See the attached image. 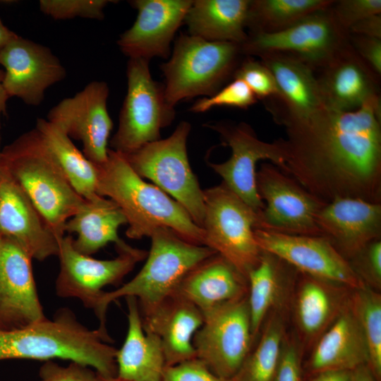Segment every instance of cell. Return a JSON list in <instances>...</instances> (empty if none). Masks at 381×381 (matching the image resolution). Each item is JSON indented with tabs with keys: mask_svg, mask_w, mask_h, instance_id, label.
Listing matches in <instances>:
<instances>
[{
	"mask_svg": "<svg viewBox=\"0 0 381 381\" xmlns=\"http://www.w3.org/2000/svg\"><path fill=\"white\" fill-rule=\"evenodd\" d=\"M241 44L181 34L169 60L161 64L164 97L171 107L181 100L217 92L241 61Z\"/></svg>",
	"mask_w": 381,
	"mask_h": 381,
	"instance_id": "8992f818",
	"label": "cell"
},
{
	"mask_svg": "<svg viewBox=\"0 0 381 381\" xmlns=\"http://www.w3.org/2000/svg\"><path fill=\"white\" fill-rule=\"evenodd\" d=\"M146 262L138 274L116 289L104 292L94 312L99 329L108 334L106 322L109 304L134 297L140 311L146 310L170 296L183 277L195 265L217 253L205 246L188 242L168 228H159L150 236Z\"/></svg>",
	"mask_w": 381,
	"mask_h": 381,
	"instance_id": "5b68a950",
	"label": "cell"
},
{
	"mask_svg": "<svg viewBox=\"0 0 381 381\" xmlns=\"http://www.w3.org/2000/svg\"><path fill=\"white\" fill-rule=\"evenodd\" d=\"M233 79L243 80L257 99L269 100L279 97L275 79L270 69L260 61L247 56L238 66Z\"/></svg>",
	"mask_w": 381,
	"mask_h": 381,
	"instance_id": "d590c367",
	"label": "cell"
},
{
	"mask_svg": "<svg viewBox=\"0 0 381 381\" xmlns=\"http://www.w3.org/2000/svg\"><path fill=\"white\" fill-rule=\"evenodd\" d=\"M291 267L278 257L262 250L258 265L248 273L247 300L253 337L277 300Z\"/></svg>",
	"mask_w": 381,
	"mask_h": 381,
	"instance_id": "1f68e13d",
	"label": "cell"
},
{
	"mask_svg": "<svg viewBox=\"0 0 381 381\" xmlns=\"http://www.w3.org/2000/svg\"><path fill=\"white\" fill-rule=\"evenodd\" d=\"M325 107L353 111L380 99V78L350 42L329 62L315 71Z\"/></svg>",
	"mask_w": 381,
	"mask_h": 381,
	"instance_id": "44dd1931",
	"label": "cell"
},
{
	"mask_svg": "<svg viewBox=\"0 0 381 381\" xmlns=\"http://www.w3.org/2000/svg\"><path fill=\"white\" fill-rule=\"evenodd\" d=\"M109 0H40L39 6L44 14L55 20L76 17L102 20Z\"/></svg>",
	"mask_w": 381,
	"mask_h": 381,
	"instance_id": "8d00e7d4",
	"label": "cell"
},
{
	"mask_svg": "<svg viewBox=\"0 0 381 381\" xmlns=\"http://www.w3.org/2000/svg\"><path fill=\"white\" fill-rule=\"evenodd\" d=\"M250 0H195L184 21L189 35L212 42L243 44Z\"/></svg>",
	"mask_w": 381,
	"mask_h": 381,
	"instance_id": "f1b7e54d",
	"label": "cell"
},
{
	"mask_svg": "<svg viewBox=\"0 0 381 381\" xmlns=\"http://www.w3.org/2000/svg\"><path fill=\"white\" fill-rule=\"evenodd\" d=\"M162 381H236L218 376L196 357L165 368Z\"/></svg>",
	"mask_w": 381,
	"mask_h": 381,
	"instance_id": "b9f144b4",
	"label": "cell"
},
{
	"mask_svg": "<svg viewBox=\"0 0 381 381\" xmlns=\"http://www.w3.org/2000/svg\"><path fill=\"white\" fill-rule=\"evenodd\" d=\"M339 286L303 274L296 302V317L306 337L312 339L322 334L346 303L341 305Z\"/></svg>",
	"mask_w": 381,
	"mask_h": 381,
	"instance_id": "4dcf8cb0",
	"label": "cell"
},
{
	"mask_svg": "<svg viewBox=\"0 0 381 381\" xmlns=\"http://www.w3.org/2000/svg\"><path fill=\"white\" fill-rule=\"evenodd\" d=\"M73 241V236L68 234L59 242L56 293L61 298H77L94 312L104 292L102 289L119 284L147 255L145 250L131 247L118 252L115 258L97 260L77 251Z\"/></svg>",
	"mask_w": 381,
	"mask_h": 381,
	"instance_id": "5bb4252c",
	"label": "cell"
},
{
	"mask_svg": "<svg viewBox=\"0 0 381 381\" xmlns=\"http://www.w3.org/2000/svg\"><path fill=\"white\" fill-rule=\"evenodd\" d=\"M140 315L143 329L160 341L166 367L195 358L193 339L204 316L195 305L171 295Z\"/></svg>",
	"mask_w": 381,
	"mask_h": 381,
	"instance_id": "cb8c5ba5",
	"label": "cell"
},
{
	"mask_svg": "<svg viewBox=\"0 0 381 381\" xmlns=\"http://www.w3.org/2000/svg\"><path fill=\"white\" fill-rule=\"evenodd\" d=\"M1 133H0V165H1V151H2V149L1 147Z\"/></svg>",
	"mask_w": 381,
	"mask_h": 381,
	"instance_id": "816d5d0a",
	"label": "cell"
},
{
	"mask_svg": "<svg viewBox=\"0 0 381 381\" xmlns=\"http://www.w3.org/2000/svg\"><path fill=\"white\" fill-rule=\"evenodd\" d=\"M37 381H104L90 367L71 362L62 366L52 360L44 361L39 371Z\"/></svg>",
	"mask_w": 381,
	"mask_h": 381,
	"instance_id": "60d3db41",
	"label": "cell"
},
{
	"mask_svg": "<svg viewBox=\"0 0 381 381\" xmlns=\"http://www.w3.org/2000/svg\"><path fill=\"white\" fill-rule=\"evenodd\" d=\"M16 36L17 35L6 28L0 19V49Z\"/></svg>",
	"mask_w": 381,
	"mask_h": 381,
	"instance_id": "681fc988",
	"label": "cell"
},
{
	"mask_svg": "<svg viewBox=\"0 0 381 381\" xmlns=\"http://www.w3.org/2000/svg\"><path fill=\"white\" fill-rule=\"evenodd\" d=\"M109 334L83 325L67 308L18 329H0V361L61 358L95 369L104 380L116 377L117 349Z\"/></svg>",
	"mask_w": 381,
	"mask_h": 381,
	"instance_id": "7a4b0ae2",
	"label": "cell"
},
{
	"mask_svg": "<svg viewBox=\"0 0 381 381\" xmlns=\"http://www.w3.org/2000/svg\"><path fill=\"white\" fill-rule=\"evenodd\" d=\"M312 375L309 381H352L351 370H327Z\"/></svg>",
	"mask_w": 381,
	"mask_h": 381,
	"instance_id": "bcb514c9",
	"label": "cell"
},
{
	"mask_svg": "<svg viewBox=\"0 0 381 381\" xmlns=\"http://www.w3.org/2000/svg\"><path fill=\"white\" fill-rule=\"evenodd\" d=\"M32 260L16 241L2 238L0 329H18L46 318L33 276Z\"/></svg>",
	"mask_w": 381,
	"mask_h": 381,
	"instance_id": "ac0fdd59",
	"label": "cell"
},
{
	"mask_svg": "<svg viewBox=\"0 0 381 381\" xmlns=\"http://www.w3.org/2000/svg\"><path fill=\"white\" fill-rule=\"evenodd\" d=\"M35 129L70 184L85 199L97 195V166L90 161L60 128L38 119Z\"/></svg>",
	"mask_w": 381,
	"mask_h": 381,
	"instance_id": "f546056e",
	"label": "cell"
},
{
	"mask_svg": "<svg viewBox=\"0 0 381 381\" xmlns=\"http://www.w3.org/2000/svg\"><path fill=\"white\" fill-rule=\"evenodd\" d=\"M0 231L16 241L32 259L57 256L59 238L31 200L0 165Z\"/></svg>",
	"mask_w": 381,
	"mask_h": 381,
	"instance_id": "d6986e66",
	"label": "cell"
},
{
	"mask_svg": "<svg viewBox=\"0 0 381 381\" xmlns=\"http://www.w3.org/2000/svg\"><path fill=\"white\" fill-rule=\"evenodd\" d=\"M4 76V71L0 69V120L1 116L6 114V103L9 98L4 87L3 80Z\"/></svg>",
	"mask_w": 381,
	"mask_h": 381,
	"instance_id": "c3c4849f",
	"label": "cell"
},
{
	"mask_svg": "<svg viewBox=\"0 0 381 381\" xmlns=\"http://www.w3.org/2000/svg\"><path fill=\"white\" fill-rule=\"evenodd\" d=\"M261 250L270 253L302 274L351 289L366 285L346 260L322 236L289 235L255 229Z\"/></svg>",
	"mask_w": 381,
	"mask_h": 381,
	"instance_id": "9a60e30c",
	"label": "cell"
},
{
	"mask_svg": "<svg viewBox=\"0 0 381 381\" xmlns=\"http://www.w3.org/2000/svg\"><path fill=\"white\" fill-rule=\"evenodd\" d=\"M348 33L381 39V13L357 22L349 28Z\"/></svg>",
	"mask_w": 381,
	"mask_h": 381,
	"instance_id": "f6af8a7d",
	"label": "cell"
},
{
	"mask_svg": "<svg viewBox=\"0 0 381 381\" xmlns=\"http://www.w3.org/2000/svg\"><path fill=\"white\" fill-rule=\"evenodd\" d=\"M282 318L274 315L253 351L249 353L234 377L236 381H274L284 341Z\"/></svg>",
	"mask_w": 381,
	"mask_h": 381,
	"instance_id": "836d02e7",
	"label": "cell"
},
{
	"mask_svg": "<svg viewBox=\"0 0 381 381\" xmlns=\"http://www.w3.org/2000/svg\"><path fill=\"white\" fill-rule=\"evenodd\" d=\"M348 262L365 285L380 289L381 239L367 244Z\"/></svg>",
	"mask_w": 381,
	"mask_h": 381,
	"instance_id": "f35d334b",
	"label": "cell"
},
{
	"mask_svg": "<svg viewBox=\"0 0 381 381\" xmlns=\"http://www.w3.org/2000/svg\"><path fill=\"white\" fill-rule=\"evenodd\" d=\"M349 40L359 56L381 75V39L349 34Z\"/></svg>",
	"mask_w": 381,
	"mask_h": 381,
	"instance_id": "ee69618b",
	"label": "cell"
},
{
	"mask_svg": "<svg viewBox=\"0 0 381 381\" xmlns=\"http://www.w3.org/2000/svg\"><path fill=\"white\" fill-rule=\"evenodd\" d=\"M274 381H303L301 356L292 341H283Z\"/></svg>",
	"mask_w": 381,
	"mask_h": 381,
	"instance_id": "7bdbcfd3",
	"label": "cell"
},
{
	"mask_svg": "<svg viewBox=\"0 0 381 381\" xmlns=\"http://www.w3.org/2000/svg\"><path fill=\"white\" fill-rule=\"evenodd\" d=\"M104 381H124V380H120L117 377H115V378H113V379H110V380H104Z\"/></svg>",
	"mask_w": 381,
	"mask_h": 381,
	"instance_id": "f907efd6",
	"label": "cell"
},
{
	"mask_svg": "<svg viewBox=\"0 0 381 381\" xmlns=\"http://www.w3.org/2000/svg\"><path fill=\"white\" fill-rule=\"evenodd\" d=\"M204 246L222 255L248 279L262 250L254 231L258 214L224 183L203 190Z\"/></svg>",
	"mask_w": 381,
	"mask_h": 381,
	"instance_id": "ba28073f",
	"label": "cell"
},
{
	"mask_svg": "<svg viewBox=\"0 0 381 381\" xmlns=\"http://www.w3.org/2000/svg\"><path fill=\"white\" fill-rule=\"evenodd\" d=\"M2 238H3V237H2V235H1V231H0V243H1V240H2Z\"/></svg>",
	"mask_w": 381,
	"mask_h": 381,
	"instance_id": "f5cc1de1",
	"label": "cell"
},
{
	"mask_svg": "<svg viewBox=\"0 0 381 381\" xmlns=\"http://www.w3.org/2000/svg\"><path fill=\"white\" fill-rule=\"evenodd\" d=\"M348 301L367 344L368 366L377 381H381V296L367 285L354 289Z\"/></svg>",
	"mask_w": 381,
	"mask_h": 381,
	"instance_id": "e575fe53",
	"label": "cell"
},
{
	"mask_svg": "<svg viewBox=\"0 0 381 381\" xmlns=\"http://www.w3.org/2000/svg\"><path fill=\"white\" fill-rule=\"evenodd\" d=\"M1 167L20 186L59 238L85 198L70 184L36 130L23 133L1 151Z\"/></svg>",
	"mask_w": 381,
	"mask_h": 381,
	"instance_id": "277c9868",
	"label": "cell"
},
{
	"mask_svg": "<svg viewBox=\"0 0 381 381\" xmlns=\"http://www.w3.org/2000/svg\"><path fill=\"white\" fill-rule=\"evenodd\" d=\"M195 334V357L219 377L234 378L249 354L253 341L247 296L203 313Z\"/></svg>",
	"mask_w": 381,
	"mask_h": 381,
	"instance_id": "8fae6325",
	"label": "cell"
},
{
	"mask_svg": "<svg viewBox=\"0 0 381 381\" xmlns=\"http://www.w3.org/2000/svg\"><path fill=\"white\" fill-rule=\"evenodd\" d=\"M329 9L337 23L348 32L357 22L381 13L380 0L334 1Z\"/></svg>",
	"mask_w": 381,
	"mask_h": 381,
	"instance_id": "ab89813d",
	"label": "cell"
},
{
	"mask_svg": "<svg viewBox=\"0 0 381 381\" xmlns=\"http://www.w3.org/2000/svg\"><path fill=\"white\" fill-rule=\"evenodd\" d=\"M256 187L265 204L256 229L302 236H321L318 212L327 203L272 163L264 162L256 173Z\"/></svg>",
	"mask_w": 381,
	"mask_h": 381,
	"instance_id": "7c38bea8",
	"label": "cell"
},
{
	"mask_svg": "<svg viewBox=\"0 0 381 381\" xmlns=\"http://www.w3.org/2000/svg\"><path fill=\"white\" fill-rule=\"evenodd\" d=\"M248 279L218 253L201 261L181 280L171 295L205 313L248 295Z\"/></svg>",
	"mask_w": 381,
	"mask_h": 381,
	"instance_id": "d4e9b609",
	"label": "cell"
},
{
	"mask_svg": "<svg viewBox=\"0 0 381 381\" xmlns=\"http://www.w3.org/2000/svg\"><path fill=\"white\" fill-rule=\"evenodd\" d=\"M368 350L361 325L348 301L318 339L308 361L311 375L327 370H353L368 364Z\"/></svg>",
	"mask_w": 381,
	"mask_h": 381,
	"instance_id": "484cf974",
	"label": "cell"
},
{
	"mask_svg": "<svg viewBox=\"0 0 381 381\" xmlns=\"http://www.w3.org/2000/svg\"><path fill=\"white\" fill-rule=\"evenodd\" d=\"M97 166V193L121 210L128 224V238L150 237L156 229L168 228L188 242L204 246L202 228L175 200L138 175L123 154L109 149L107 161Z\"/></svg>",
	"mask_w": 381,
	"mask_h": 381,
	"instance_id": "3957f363",
	"label": "cell"
},
{
	"mask_svg": "<svg viewBox=\"0 0 381 381\" xmlns=\"http://www.w3.org/2000/svg\"><path fill=\"white\" fill-rule=\"evenodd\" d=\"M349 42V33L337 23L328 7L310 13L277 32L248 33L241 49L243 55L252 57L270 54L286 55L316 71Z\"/></svg>",
	"mask_w": 381,
	"mask_h": 381,
	"instance_id": "30bf717a",
	"label": "cell"
},
{
	"mask_svg": "<svg viewBox=\"0 0 381 381\" xmlns=\"http://www.w3.org/2000/svg\"><path fill=\"white\" fill-rule=\"evenodd\" d=\"M283 126L282 171L325 202L352 198L381 203V100L349 111L325 106Z\"/></svg>",
	"mask_w": 381,
	"mask_h": 381,
	"instance_id": "6da1fadb",
	"label": "cell"
},
{
	"mask_svg": "<svg viewBox=\"0 0 381 381\" xmlns=\"http://www.w3.org/2000/svg\"><path fill=\"white\" fill-rule=\"evenodd\" d=\"M190 128L188 122L182 121L169 137L123 155L138 175L171 195L202 228L204 194L190 166L186 148Z\"/></svg>",
	"mask_w": 381,
	"mask_h": 381,
	"instance_id": "52a82bcc",
	"label": "cell"
},
{
	"mask_svg": "<svg viewBox=\"0 0 381 381\" xmlns=\"http://www.w3.org/2000/svg\"><path fill=\"white\" fill-rule=\"evenodd\" d=\"M109 87L104 81H92L74 96L52 107L47 120L71 139L82 143L83 153L96 165L108 157L109 138L113 121L107 109Z\"/></svg>",
	"mask_w": 381,
	"mask_h": 381,
	"instance_id": "2e32d148",
	"label": "cell"
},
{
	"mask_svg": "<svg viewBox=\"0 0 381 381\" xmlns=\"http://www.w3.org/2000/svg\"><path fill=\"white\" fill-rule=\"evenodd\" d=\"M352 381H377L367 364L351 370Z\"/></svg>",
	"mask_w": 381,
	"mask_h": 381,
	"instance_id": "7dc6e473",
	"label": "cell"
},
{
	"mask_svg": "<svg viewBox=\"0 0 381 381\" xmlns=\"http://www.w3.org/2000/svg\"><path fill=\"white\" fill-rule=\"evenodd\" d=\"M259 59L272 72L279 90V97L266 104L277 123L308 118L325 107L315 71L310 66L284 54H266Z\"/></svg>",
	"mask_w": 381,
	"mask_h": 381,
	"instance_id": "603a6c76",
	"label": "cell"
},
{
	"mask_svg": "<svg viewBox=\"0 0 381 381\" xmlns=\"http://www.w3.org/2000/svg\"><path fill=\"white\" fill-rule=\"evenodd\" d=\"M317 225L347 260L369 243L381 238V203L344 198L327 202L318 212Z\"/></svg>",
	"mask_w": 381,
	"mask_h": 381,
	"instance_id": "7402d4cb",
	"label": "cell"
},
{
	"mask_svg": "<svg viewBox=\"0 0 381 381\" xmlns=\"http://www.w3.org/2000/svg\"><path fill=\"white\" fill-rule=\"evenodd\" d=\"M126 76L119 127L109 140L111 150L123 155L159 140L161 129L175 116L174 108L165 100L164 85L152 78L148 60L129 59Z\"/></svg>",
	"mask_w": 381,
	"mask_h": 381,
	"instance_id": "9c48e42d",
	"label": "cell"
},
{
	"mask_svg": "<svg viewBox=\"0 0 381 381\" xmlns=\"http://www.w3.org/2000/svg\"><path fill=\"white\" fill-rule=\"evenodd\" d=\"M128 308V329L116 356V377L124 381H162L165 358L158 337L145 332L138 301L125 298Z\"/></svg>",
	"mask_w": 381,
	"mask_h": 381,
	"instance_id": "4316f807",
	"label": "cell"
},
{
	"mask_svg": "<svg viewBox=\"0 0 381 381\" xmlns=\"http://www.w3.org/2000/svg\"><path fill=\"white\" fill-rule=\"evenodd\" d=\"M334 0H250L246 20L249 33H274L308 15L329 7Z\"/></svg>",
	"mask_w": 381,
	"mask_h": 381,
	"instance_id": "d6a6232c",
	"label": "cell"
},
{
	"mask_svg": "<svg viewBox=\"0 0 381 381\" xmlns=\"http://www.w3.org/2000/svg\"><path fill=\"white\" fill-rule=\"evenodd\" d=\"M257 100L251 90L243 80L234 79L213 95L197 100L190 111L202 113L220 106L246 109L255 104Z\"/></svg>",
	"mask_w": 381,
	"mask_h": 381,
	"instance_id": "74e56055",
	"label": "cell"
},
{
	"mask_svg": "<svg viewBox=\"0 0 381 381\" xmlns=\"http://www.w3.org/2000/svg\"><path fill=\"white\" fill-rule=\"evenodd\" d=\"M3 84L8 97L40 105L50 86L63 80L66 71L49 48L17 35L0 49Z\"/></svg>",
	"mask_w": 381,
	"mask_h": 381,
	"instance_id": "e0dca14e",
	"label": "cell"
},
{
	"mask_svg": "<svg viewBox=\"0 0 381 381\" xmlns=\"http://www.w3.org/2000/svg\"><path fill=\"white\" fill-rule=\"evenodd\" d=\"M217 131L223 143L230 147L231 155L224 162L209 163L224 183L246 204L259 214L265 204L256 187V166L260 160H269L282 169L286 157L285 140L272 143L260 140L252 127L245 122L232 123L219 121L207 124Z\"/></svg>",
	"mask_w": 381,
	"mask_h": 381,
	"instance_id": "4fadbf2b",
	"label": "cell"
},
{
	"mask_svg": "<svg viewBox=\"0 0 381 381\" xmlns=\"http://www.w3.org/2000/svg\"><path fill=\"white\" fill-rule=\"evenodd\" d=\"M127 224L119 206L109 198L98 194L85 199L78 212L65 224L64 232L75 234L73 244L79 253L92 255L109 243L115 244L117 252L131 246L121 239L119 228Z\"/></svg>",
	"mask_w": 381,
	"mask_h": 381,
	"instance_id": "83f0119b",
	"label": "cell"
},
{
	"mask_svg": "<svg viewBox=\"0 0 381 381\" xmlns=\"http://www.w3.org/2000/svg\"><path fill=\"white\" fill-rule=\"evenodd\" d=\"M137 10L133 25L117 41L129 59L167 58L176 32L184 21L191 0H133Z\"/></svg>",
	"mask_w": 381,
	"mask_h": 381,
	"instance_id": "ffe728a7",
	"label": "cell"
}]
</instances>
